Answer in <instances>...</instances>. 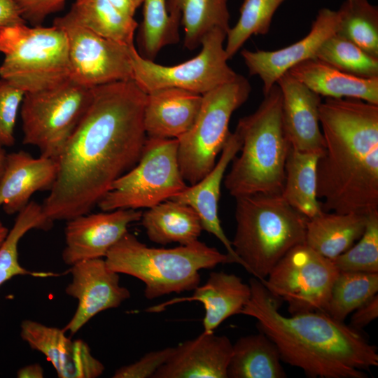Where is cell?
<instances>
[{
    "instance_id": "obj_21",
    "label": "cell",
    "mask_w": 378,
    "mask_h": 378,
    "mask_svg": "<svg viewBox=\"0 0 378 378\" xmlns=\"http://www.w3.org/2000/svg\"><path fill=\"white\" fill-rule=\"evenodd\" d=\"M57 172L55 159L43 155L36 158L24 150L7 154L0 177V207L9 215L18 213L34 192L50 190Z\"/></svg>"
},
{
    "instance_id": "obj_32",
    "label": "cell",
    "mask_w": 378,
    "mask_h": 378,
    "mask_svg": "<svg viewBox=\"0 0 378 378\" xmlns=\"http://www.w3.org/2000/svg\"><path fill=\"white\" fill-rule=\"evenodd\" d=\"M378 292V273L340 272L330 293L326 314L344 322Z\"/></svg>"
},
{
    "instance_id": "obj_26",
    "label": "cell",
    "mask_w": 378,
    "mask_h": 378,
    "mask_svg": "<svg viewBox=\"0 0 378 378\" xmlns=\"http://www.w3.org/2000/svg\"><path fill=\"white\" fill-rule=\"evenodd\" d=\"M141 220L148 239L162 245L192 244L199 240L203 230L198 215L190 206L171 199L148 208Z\"/></svg>"
},
{
    "instance_id": "obj_8",
    "label": "cell",
    "mask_w": 378,
    "mask_h": 378,
    "mask_svg": "<svg viewBox=\"0 0 378 378\" xmlns=\"http://www.w3.org/2000/svg\"><path fill=\"white\" fill-rule=\"evenodd\" d=\"M251 87L241 75L202 95L191 128L178 139L181 173L189 185L197 183L214 167L230 134L232 113L248 99Z\"/></svg>"
},
{
    "instance_id": "obj_12",
    "label": "cell",
    "mask_w": 378,
    "mask_h": 378,
    "mask_svg": "<svg viewBox=\"0 0 378 378\" xmlns=\"http://www.w3.org/2000/svg\"><path fill=\"white\" fill-rule=\"evenodd\" d=\"M339 272L330 259L304 243L290 249L260 281L273 297L287 302L291 314L326 313Z\"/></svg>"
},
{
    "instance_id": "obj_35",
    "label": "cell",
    "mask_w": 378,
    "mask_h": 378,
    "mask_svg": "<svg viewBox=\"0 0 378 378\" xmlns=\"http://www.w3.org/2000/svg\"><path fill=\"white\" fill-rule=\"evenodd\" d=\"M315 58L358 77H378V58L337 33L321 45Z\"/></svg>"
},
{
    "instance_id": "obj_18",
    "label": "cell",
    "mask_w": 378,
    "mask_h": 378,
    "mask_svg": "<svg viewBox=\"0 0 378 378\" xmlns=\"http://www.w3.org/2000/svg\"><path fill=\"white\" fill-rule=\"evenodd\" d=\"M276 84L282 95L284 128L291 147L321 155L324 142L319 122L321 96L288 72Z\"/></svg>"
},
{
    "instance_id": "obj_29",
    "label": "cell",
    "mask_w": 378,
    "mask_h": 378,
    "mask_svg": "<svg viewBox=\"0 0 378 378\" xmlns=\"http://www.w3.org/2000/svg\"><path fill=\"white\" fill-rule=\"evenodd\" d=\"M228 0H167L169 14L182 24L184 47L190 50L198 48L211 30L227 32L230 27Z\"/></svg>"
},
{
    "instance_id": "obj_44",
    "label": "cell",
    "mask_w": 378,
    "mask_h": 378,
    "mask_svg": "<svg viewBox=\"0 0 378 378\" xmlns=\"http://www.w3.org/2000/svg\"><path fill=\"white\" fill-rule=\"evenodd\" d=\"M17 377L19 378H43L44 371L39 363L29 364L19 369Z\"/></svg>"
},
{
    "instance_id": "obj_41",
    "label": "cell",
    "mask_w": 378,
    "mask_h": 378,
    "mask_svg": "<svg viewBox=\"0 0 378 378\" xmlns=\"http://www.w3.org/2000/svg\"><path fill=\"white\" fill-rule=\"evenodd\" d=\"M353 312L349 326L357 330L364 328L378 316V295H374Z\"/></svg>"
},
{
    "instance_id": "obj_5",
    "label": "cell",
    "mask_w": 378,
    "mask_h": 378,
    "mask_svg": "<svg viewBox=\"0 0 378 378\" xmlns=\"http://www.w3.org/2000/svg\"><path fill=\"white\" fill-rule=\"evenodd\" d=\"M235 200L232 248L241 265L262 280L290 249L305 243L307 218L281 194L256 193Z\"/></svg>"
},
{
    "instance_id": "obj_10",
    "label": "cell",
    "mask_w": 378,
    "mask_h": 378,
    "mask_svg": "<svg viewBox=\"0 0 378 378\" xmlns=\"http://www.w3.org/2000/svg\"><path fill=\"white\" fill-rule=\"evenodd\" d=\"M92 88L69 80L51 88L25 92L20 106L23 144L57 160L88 108Z\"/></svg>"
},
{
    "instance_id": "obj_39",
    "label": "cell",
    "mask_w": 378,
    "mask_h": 378,
    "mask_svg": "<svg viewBox=\"0 0 378 378\" xmlns=\"http://www.w3.org/2000/svg\"><path fill=\"white\" fill-rule=\"evenodd\" d=\"M174 347H167L145 354L137 361L115 370L113 378H153L155 372L170 358Z\"/></svg>"
},
{
    "instance_id": "obj_27",
    "label": "cell",
    "mask_w": 378,
    "mask_h": 378,
    "mask_svg": "<svg viewBox=\"0 0 378 378\" xmlns=\"http://www.w3.org/2000/svg\"><path fill=\"white\" fill-rule=\"evenodd\" d=\"M279 350L262 332L240 337L232 344L228 378H284Z\"/></svg>"
},
{
    "instance_id": "obj_31",
    "label": "cell",
    "mask_w": 378,
    "mask_h": 378,
    "mask_svg": "<svg viewBox=\"0 0 378 378\" xmlns=\"http://www.w3.org/2000/svg\"><path fill=\"white\" fill-rule=\"evenodd\" d=\"M52 223L43 213L42 206L34 201H30L18 213L12 228L0 246V286L18 275L46 277L57 274L29 271L18 260V246L22 237L32 229L48 230L52 227Z\"/></svg>"
},
{
    "instance_id": "obj_1",
    "label": "cell",
    "mask_w": 378,
    "mask_h": 378,
    "mask_svg": "<svg viewBox=\"0 0 378 378\" xmlns=\"http://www.w3.org/2000/svg\"><path fill=\"white\" fill-rule=\"evenodd\" d=\"M146 93L133 80L92 88L91 101L57 159L56 180L42 206L52 221L88 214L132 168L147 136Z\"/></svg>"
},
{
    "instance_id": "obj_28",
    "label": "cell",
    "mask_w": 378,
    "mask_h": 378,
    "mask_svg": "<svg viewBox=\"0 0 378 378\" xmlns=\"http://www.w3.org/2000/svg\"><path fill=\"white\" fill-rule=\"evenodd\" d=\"M320 154L302 152L290 147L281 195L292 207L307 219L323 211L317 197L316 167Z\"/></svg>"
},
{
    "instance_id": "obj_6",
    "label": "cell",
    "mask_w": 378,
    "mask_h": 378,
    "mask_svg": "<svg viewBox=\"0 0 378 378\" xmlns=\"http://www.w3.org/2000/svg\"><path fill=\"white\" fill-rule=\"evenodd\" d=\"M104 260L111 270L141 280L148 300L193 290L200 285L201 270L232 263L227 253L199 240L172 248H151L129 232L111 248Z\"/></svg>"
},
{
    "instance_id": "obj_15",
    "label": "cell",
    "mask_w": 378,
    "mask_h": 378,
    "mask_svg": "<svg viewBox=\"0 0 378 378\" xmlns=\"http://www.w3.org/2000/svg\"><path fill=\"white\" fill-rule=\"evenodd\" d=\"M136 209H116L86 214L66 222L65 247L62 257L67 265L105 258L108 251L127 232L129 225L141 220Z\"/></svg>"
},
{
    "instance_id": "obj_46",
    "label": "cell",
    "mask_w": 378,
    "mask_h": 378,
    "mask_svg": "<svg viewBox=\"0 0 378 378\" xmlns=\"http://www.w3.org/2000/svg\"><path fill=\"white\" fill-rule=\"evenodd\" d=\"M9 230L7 228V227L3 223V222L0 220V246L6 239Z\"/></svg>"
},
{
    "instance_id": "obj_9",
    "label": "cell",
    "mask_w": 378,
    "mask_h": 378,
    "mask_svg": "<svg viewBox=\"0 0 378 378\" xmlns=\"http://www.w3.org/2000/svg\"><path fill=\"white\" fill-rule=\"evenodd\" d=\"M188 185L178 160V139L148 137L136 164L115 180L97 206L103 211L150 208Z\"/></svg>"
},
{
    "instance_id": "obj_17",
    "label": "cell",
    "mask_w": 378,
    "mask_h": 378,
    "mask_svg": "<svg viewBox=\"0 0 378 378\" xmlns=\"http://www.w3.org/2000/svg\"><path fill=\"white\" fill-rule=\"evenodd\" d=\"M20 336L28 345L43 354L59 378H96L104 371L103 363L92 356L82 340H72L62 329L25 319Z\"/></svg>"
},
{
    "instance_id": "obj_3",
    "label": "cell",
    "mask_w": 378,
    "mask_h": 378,
    "mask_svg": "<svg viewBox=\"0 0 378 378\" xmlns=\"http://www.w3.org/2000/svg\"><path fill=\"white\" fill-rule=\"evenodd\" d=\"M240 314L255 318L261 332L276 346L282 361L320 378H366L378 365L377 347L358 332L328 314L308 312L286 316L281 301L255 277Z\"/></svg>"
},
{
    "instance_id": "obj_40",
    "label": "cell",
    "mask_w": 378,
    "mask_h": 378,
    "mask_svg": "<svg viewBox=\"0 0 378 378\" xmlns=\"http://www.w3.org/2000/svg\"><path fill=\"white\" fill-rule=\"evenodd\" d=\"M66 0H14L22 18L34 24H41L50 14L61 10Z\"/></svg>"
},
{
    "instance_id": "obj_34",
    "label": "cell",
    "mask_w": 378,
    "mask_h": 378,
    "mask_svg": "<svg viewBox=\"0 0 378 378\" xmlns=\"http://www.w3.org/2000/svg\"><path fill=\"white\" fill-rule=\"evenodd\" d=\"M140 41L144 57L153 60L165 46L179 41L178 21L170 15L167 0H143Z\"/></svg>"
},
{
    "instance_id": "obj_22",
    "label": "cell",
    "mask_w": 378,
    "mask_h": 378,
    "mask_svg": "<svg viewBox=\"0 0 378 378\" xmlns=\"http://www.w3.org/2000/svg\"><path fill=\"white\" fill-rule=\"evenodd\" d=\"M250 296L249 284L244 283L237 275L224 272H212L206 282L202 286H197L190 296L174 298L148 307L146 311L160 312L176 303L200 302L205 310L203 332L210 333L214 332L227 318L240 314Z\"/></svg>"
},
{
    "instance_id": "obj_43",
    "label": "cell",
    "mask_w": 378,
    "mask_h": 378,
    "mask_svg": "<svg viewBox=\"0 0 378 378\" xmlns=\"http://www.w3.org/2000/svg\"><path fill=\"white\" fill-rule=\"evenodd\" d=\"M122 13L134 17L136 10L143 4V0H108Z\"/></svg>"
},
{
    "instance_id": "obj_30",
    "label": "cell",
    "mask_w": 378,
    "mask_h": 378,
    "mask_svg": "<svg viewBox=\"0 0 378 378\" xmlns=\"http://www.w3.org/2000/svg\"><path fill=\"white\" fill-rule=\"evenodd\" d=\"M72 20L96 34L131 47L138 23L108 0H75L66 13Z\"/></svg>"
},
{
    "instance_id": "obj_11",
    "label": "cell",
    "mask_w": 378,
    "mask_h": 378,
    "mask_svg": "<svg viewBox=\"0 0 378 378\" xmlns=\"http://www.w3.org/2000/svg\"><path fill=\"white\" fill-rule=\"evenodd\" d=\"M226 35L220 29L211 30L202 40L198 55L172 66L155 63L143 57L133 46L130 50L133 80L146 93L175 88L202 95L230 83L238 74L227 63L224 46Z\"/></svg>"
},
{
    "instance_id": "obj_38",
    "label": "cell",
    "mask_w": 378,
    "mask_h": 378,
    "mask_svg": "<svg viewBox=\"0 0 378 378\" xmlns=\"http://www.w3.org/2000/svg\"><path fill=\"white\" fill-rule=\"evenodd\" d=\"M24 92L5 79L0 80V145L15 144V127Z\"/></svg>"
},
{
    "instance_id": "obj_45",
    "label": "cell",
    "mask_w": 378,
    "mask_h": 378,
    "mask_svg": "<svg viewBox=\"0 0 378 378\" xmlns=\"http://www.w3.org/2000/svg\"><path fill=\"white\" fill-rule=\"evenodd\" d=\"M6 155H7V153L5 149L4 148V146L0 145V177L4 169L6 160Z\"/></svg>"
},
{
    "instance_id": "obj_24",
    "label": "cell",
    "mask_w": 378,
    "mask_h": 378,
    "mask_svg": "<svg viewBox=\"0 0 378 378\" xmlns=\"http://www.w3.org/2000/svg\"><path fill=\"white\" fill-rule=\"evenodd\" d=\"M288 72L320 96L358 99L378 104V77H358L316 58L302 62Z\"/></svg>"
},
{
    "instance_id": "obj_13",
    "label": "cell",
    "mask_w": 378,
    "mask_h": 378,
    "mask_svg": "<svg viewBox=\"0 0 378 378\" xmlns=\"http://www.w3.org/2000/svg\"><path fill=\"white\" fill-rule=\"evenodd\" d=\"M53 24L66 33L71 66V80L87 88L133 80L128 47L102 37L72 20L67 14Z\"/></svg>"
},
{
    "instance_id": "obj_33",
    "label": "cell",
    "mask_w": 378,
    "mask_h": 378,
    "mask_svg": "<svg viewBox=\"0 0 378 378\" xmlns=\"http://www.w3.org/2000/svg\"><path fill=\"white\" fill-rule=\"evenodd\" d=\"M337 34L378 58V8L368 0H346L338 10Z\"/></svg>"
},
{
    "instance_id": "obj_42",
    "label": "cell",
    "mask_w": 378,
    "mask_h": 378,
    "mask_svg": "<svg viewBox=\"0 0 378 378\" xmlns=\"http://www.w3.org/2000/svg\"><path fill=\"white\" fill-rule=\"evenodd\" d=\"M25 22L14 0H0V28Z\"/></svg>"
},
{
    "instance_id": "obj_36",
    "label": "cell",
    "mask_w": 378,
    "mask_h": 378,
    "mask_svg": "<svg viewBox=\"0 0 378 378\" xmlns=\"http://www.w3.org/2000/svg\"><path fill=\"white\" fill-rule=\"evenodd\" d=\"M285 0H244L239 18L226 35L225 50L231 59L253 35L269 32L274 13Z\"/></svg>"
},
{
    "instance_id": "obj_37",
    "label": "cell",
    "mask_w": 378,
    "mask_h": 378,
    "mask_svg": "<svg viewBox=\"0 0 378 378\" xmlns=\"http://www.w3.org/2000/svg\"><path fill=\"white\" fill-rule=\"evenodd\" d=\"M331 260L339 272L378 273V212L368 216L358 241Z\"/></svg>"
},
{
    "instance_id": "obj_25",
    "label": "cell",
    "mask_w": 378,
    "mask_h": 378,
    "mask_svg": "<svg viewBox=\"0 0 378 378\" xmlns=\"http://www.w3.org/2000/svg\"><path fill=\"white\" fill-rule=\"evenodd\" d=\"M368 216L323 211L307 219L305 244L330 260L345 252L363 234Z\"/></svg>"
},
{
    "instance_id": "obj_16",
    "label": "cell",
    "mask_w": 378,
    "mask_h": 378,
    "mask_svg": "<svg viewBox=\"0 0 378 378\" xmlns=\"http://www.w3.org/2000/svg\"><path fill=\"white\" fill-rule=\"evenodd\" d=\"M340 25L338 10L327 8L319 10L310 31L301 40L279 50L251 51L244 49L241 57L249 74L258 76L266 94L277 80L292 67L305 60L315 58L321 45L337 33Z\"/></svg>"
},
{
    "instance_id": "obj_14",
    "label": "cell",
    "mask_w": 378,
    "mask_h": 378,
    "mask_svg": "<svg viewBox=\"0 0 378 378\" xmlns=\"http://www.w3.org/2000/svg\"><path fill=\"white\" fill-rule=\"evenodd\" d=\"M69 272L72 280L65 293L78 300V306L62 330L71 335L97 314L117 308L130 298L129 290L120 284L119 274L109 269L103 258L78 262Z\"/></svg>"
},
{
    "instance_id": "obj_19",
    "label": "cell",
    "mask_w": 378,
    "mask_h": 378,
    "mask_svg": "<svg viewBox=\"0 0 378 378\" xmlns=\"http://www.w3.org/2000/svg\"><path fill=\"white\" fill-rule=\"evenodd\" d=\"M241 141L237 132H230L221 155L213 169L197 183L188 186L171 200L190 206L198 215L203 230L214 235L225 246L231 262L241 265L218 216L220 187L229 164L239 152Z\"/></svg>"
},
{
    "instance_id": "obj_2",
    "label": "cell",
    "mask_w": 378,
    "mask_h": 378,
    "mask_svg": "<svg viewBox=\"0 0 378 378\" xmlns=\"http://www.w3.org/2000/svg\"><path fill=\"white\" fill-rule=\"evenodd\" d=\"M324 148L316 167L323 211L378 212V104L326 98L319 106Z\"/></svg>"
},
{
    "instance_id": "obj_20",
    "label": "cell",
    "mask_w": 378,
    "mask_h": 378,
    "mask_svg": "<svg viewBox=\"0 0 378 378\" xmlns=\"http://www.w3.org/2000/svg\"><path fill=\"white\" fill-rule=\"evenodd\" d=\"M232 344L225 335L202 332L174 347L153 378H227Z\"/></svg>"
},
{
    "instance_id": "obj_7",
    "label": "cell",
    "mask_w": 378,
    "mask_h": 378,
    "mask_svg": "<svg viewBox=\"0 0 378 378\" xmlns=\"http://www.w3.org/2000/svg\"><path fill=\"white\" fill-rule=\"evenodd\" d=\"M4 59L0 76L25 92L53 88L71 80L68 40L57 25L0 28Z\"/></svg>"
},
{
    "instance_id": "obj_4",
    "label": "cell",
    "mask_w": 378,
    "mask_h": 378,
    "mask_svg": "<svg viewBox=\"0 0 378 378\" xmlns=\"http://www.w3.org/2000/svg\"><path fill=\"white\" fill-rule=\"evenodd\" d=\"M241 146L224 185L237 197L256 193L281 194L290 144L282 120V95L276 83L258 108L238 121Z\"/></svg>"
},
{
    "instance_id": "obj_23",
    "label": "cell",
    "mask_w": 378,
    "mask_h": 378,
    "mask_svg": "<svg viewBox=\"0 0 378 378\" xmlns=\"http://www.w3.org/2000/svg\"><path fill=\"white\" fill-rule=\"evenodd\" d=\"M202 95L168 88L146 93L144 125L148 137L178 139L194 124Z\"/></svg>"
}]
</instances>
